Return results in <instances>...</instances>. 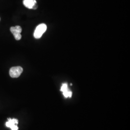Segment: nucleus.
Returning <instances> with one entry per match:
<instances>
[{"instance_id":"5","label":"nucleus","mask_w":130,"mask_h":130,"mask_svg":"<svg viewBox=\"0 0 130 130\" xmlns=\"http://www.w3.org/2000/svg\"><path fill=\"white\" fill-rule=\"evenodd\" d=\"M60 91L63 92V94L65 98H71L72 96V93L68 87L67 84H63L61 88Z\"/></svg>"},{"instance_id":"6","label":"nucleus","mask_w":130,"mask_h":130,"mask_svg":"<svg viewBox=\"0 0 130 130\" xmlns=\"http://www.w3.org/2000/svg\"><path fill=\"white\" fill-rule=\"evenodd\" d=\"M24 6L28 9H32L34 6L37 4L36 0H23Z\"/></svg>"},{"instance_id":"3","label":"nucleus","mask_w":130,"mask_h":130,"mask_svg":"<svg viewBox=\"0 0 130 130\" xmlns=\"http://www.w3.org/2000/svg\"><path fill=\"white\" fill-rule=\"evenodd\" d=\"M10 31L13 34L15 39L17 41L20 40L22 36L21 33L22 32V28L19 26H16L15 27H12L10 28Z\"/></svg>"},{"instance_id":"2","label":"nucleus","mask_w":130,"mask_h":130,"mask_svg":"<svg viewBox=\"0 0 130 130\" xmlns=\"http://www.w3.org/2000/svg\"><path fill=\"white\" fill-rule=\"evenodd\" d=\"M23 70L22 67L18 66L14 67L10 69L9 71L10 76L13 78H17L19 77L22 73Z\"/></svg>"},{"instance_id":"7","label":"nucleus","mask_w":130,"mask_h":130,"mask_svg":"<svg viewBox=\"0 0 130 130\" xmlns=\"http://www.w3.org/2000/svg\"><path fill=\"white\" fill-rule=\"evenodd\" d=\"M0 20H1V19H0Z\"/></svg>"},{"instance_id":"4","label":"nucleus","mask_w":130,"mask_h":130,"mask_svg":"<svg viewBox=\"0 0 130 130\" xmlns=\"http://www.w3.org/2000/svg\"><path fill=\"white\" fill-rule=\"evenodd\" d=\"M8 121L5 123V125L7 127L10 128L11 130H18L19 127L18 124L19 123V121L16 119H7Z\"/></svg>"},{"instance_id":"1","label":"nucleus","mask_w":130,"mask_h":130,"mask_svg":"<svg viewBox=\"0 0 130 130\" xmlns=\"http://www.w3.org/2000/svg\"><path fill=\"white\" fill-rule=\"evenodd\" d=\"M47 29V26L45 24H41L36 28L34 33V37L36 39L41 38Z\"/></svg>"}]
</instances>
